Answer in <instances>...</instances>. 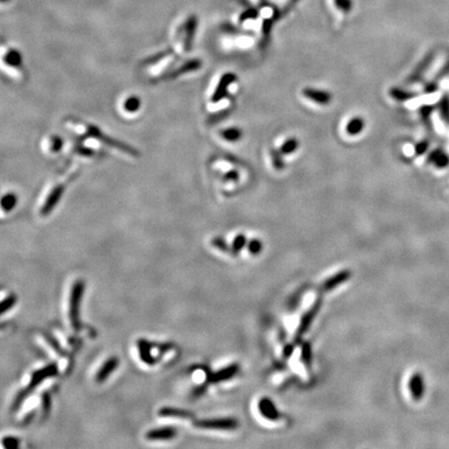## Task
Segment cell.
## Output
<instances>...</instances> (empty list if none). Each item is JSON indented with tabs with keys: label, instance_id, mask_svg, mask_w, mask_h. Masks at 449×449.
Masks as SVG:
<instances>
[{
	"label": "cell",
	"instance_id": "1",
	"mask_svg": "<svg viewBox=\"0 0 449 449\" xmlns=\"http://www.w3.org/2000/svg\"><path fill=\"white\" fill-rule=\"evenodd\" d=\"M59 374V367L57 363H50L48 365H46L44 368L38 369L35 373H33L31 381L29 386L26 387L25 389H23L16 398L14 404H13V410H18L20 408V406L22 405V403L25 401V399L28 398L32 394V392H34V390L45 380L49 379V378H54L57 377Z\"/></svg>",
	"mask_w": 449,
	"mask_h": 449
},
{
	"label": "cell",
	"instance_id": "2",
	"mask_svg": "<svg viewBox=\"0 0 449 449\" xmlns=\"http://www.w3.org/2000/svg\"><path fill=\"white\" fill-rule=\"evenodd\" d=\"M86 284L84 281H76L71 289L70 302H69V319L73 330L78 331L81 329V319H79V311H81L82 299L85 294Z\"/></svg>",
	"mask_w": 449,
	"mask_h": 449
},
{
	"label": "cell",
	"instance_id": "3",
	"mask_svg": "<svg viewBox=\"0 0 449 449\" xmlns=\"http://www.w3.org/2000/svg\"><path fill=\"white\" fill-rule=\"evenodd\" d=\"M87 130H88V134L91 137L99 140L100 142L104 143L105 145H109V146L114 147V148H118L119 150H121V151H123V152H125L127 154H130V155H139V153H138V151L136 149L131 148L130 146H128L126 144H123V143H121V142H119L117 140H114V139H112V138H110L108 136L103 135V132L99 128L94 126V125H89L87 127Z\"/></svg>",
	"mask_w": 449,
	"mask_h": 449
},
{
	"label": "cell",
	"instance_id": "4",
	"mask_svg": "<svg viewBox=\"0 0 449 449\" xmlns=\"http://www.w3.org/2000/svg\"><path fill=\"white\" fill-rule=\"evenodd\" d=\"M195 426L204 430H235L239 427V422L234 418H217L202 419L195 422Z\"/></svg>",
	"mask_w": 449,
	"mask_h": 449
},
{
	"label": "cell",
	"instance_id": "5",
	"mask_svg": "<svg viewBox=\"0 0 449 449\" xmlns=\"http://www.w3.org/2000/svg\"><path fill=\"white\" fill-rule=\"evenodd\" d=\"M302 94L306 99L319 105H329L333 99V96L330 92L315 88H305L303 89Z\"/></svg>",
	"mask_w": 449,
	"mask_h": 449
},
{
	"label": "cell",
	"instance_id": "6",
	"mask_svg": "<svg viewBox=\"0 0 449 449\" xmlns=\"http://www.w3.org/2000/svg\"><path fill=\"white\" fill-rule=\"evenodd\" d=\"M235 81H236V75L234 73H226V74H224L222 76V78L220 79L218 88L216 89L213 97H211V100H213V102L217 103V102H220L223 98H225L227 96L229 87Z\"/></svg>",
	"mask_w": 449,
	"mask_h": 449
},
{
	"label": "cell",
	"instance_id": "7",
	"mask_svg": "<svg viewBox=\"0 0 449 449\" xmlns=\"http://www.w3.org/2000/svg\"><path fill=\"white\" fill-rule=\"evenodd\" d=\"M320 309H321V302L319 301V302H316L305 314H304V316L302 318V320H301V323H300V326H299V329H298V332H297V340H299V339H301L302 338V336L308 331V329L310 328V326H311V324L313 323V321H314V319H315V316L318 315V313H319V311H320Z\"/></svg>",
	"mask_w": 449,
	"mask_h": 449
},
{
	"label": "cell",
	"instance_id": "8",
	"mask_svg": "<svg viewBox=\"0 0 449 449\" xmlns=\"http://www.w3.org/2000/svg\"><path fill=\"white\" fill-rule=\"evenodd\" d=\"M435 57H436L435 52H430L429 55H427L426 58L417 65L415 70L410 74V76L408 78V83L414 84V83H417L418 81H420L421 77L424 76V74L429 70L430 66L434 62Z\"/></svg>",
	"mask_w": 449,
	"mask_h": 449
},
{
	"label": "cell",
	"instance_id": "9",
	"mask_svg": "<svg viewBox=\"0 0 449 449\" xmlns=\"http://www.w3.org/2000/svg\"><path fill=\"white\" fill-rule=\"evenodd\" d=\"M240 372V367L237 364H231L225 368L220 369L217 373H214L213 375H210L208 377V382L209 383H220V382H224L227 380L232 379L233 377H235L237 375V373Z\"/></svg>",
	"mask_w": 449,
	"mask_h": 449
},
{
	"label": "cell",
	"instance_id": "10",
	"mask_svg": "<svg viewBox=\"0 0 449 449\" xmlns=\"http://www.w3.org/2000/svg\"><path fill=\"white\" fill-rule=\"evenodd\" d=\"M177 436V430L172 427H164L160 429H154L147 433L146 438L151 441H160V440H172Z\"/></svg>",
	"mask_w": 449,
	"mask_h": 449
},
{
	"label": "cell",
	"instance_id": "11",
	"mask_svg": "<svg viewBox=\"0 0 449 449\" xmlns=\"http://www.w3.org/2000/svg\"><path fill=\"white\" fill-rule=\"evenodd\" d=\"M427 162L437 169H445L449 166V155L443 149L437 148L429 154Z\"/></svg>",
	"mask_w": 449,
	"mask_h": 449
},
{
	"label": "cell",
	"instance_id": "12",
	"mask_svg": "<svg viewBox=\"0 0 449 449\" xmlns=\"http://www.w3.org/2000/svg\"><path fill=\"white\" fill-rule=\"evenodd\" d=\"M119 366V359L117 357H112L109 360L105 361L101 368L97 372L96 375V381L98 383H103L107 380Z\"/></svg>",
	"mask_w": 449,
	"mask_h": 449
},
{
	"label": "cell",
	"instance_id": "13",
	"mask_svg": "<svg viewBox=\"0 0 449 449\" xmlns=\"http://www.w3.org/2000/svg\"><path fill=\"white\" fill-rule=\"evenodd\" d=\"M64 187L63 186H59L57 187L54 191L51 192V194L49 195V197L47 198L44 206L42 207L41 210V215L43 216H47L49 215L54 208L56 207V205L60 202L63 194H64Z\"/></svg>",
	"mask_w": 449,
	"mask_h": 449
},
{
	"label": "cell",
	"instance_id": "14",
	"mask_svg": "<svg viewBox=\"0 0 449 449\" xmlns=\"http://www.w3.org/2000/svg\"><path fill=\"white\" fill-rule=\"evenodd\" d=\"M350 278H351V272H349V271H342V272H339V273H337L335 276H332V277H330L328 280H326V281L323 283L321 289L323 290V292H329V290L334 289V288H336L337 286L341 285L342 283H345V282L348 281Z\"/></svg>",
	"mask_w": 449,
	"mask_h": 449
},
{
	"label": "cell",
	"instance_id": "15",
	"mask_svg": "<svg viewBox=\"0 0 449 449\" xmlns=\"http://www.w3.org/2000/svg\"><path fill=\"white\" fill-rule=\"evenodd\" d=\"M138 349H139L140 358L144 363L148 365H154L157 362L156 358H154L151 354L152 346L150 345V342H148L145 339H140L138 341Z\"/></svg>",
	"mask_w": 449,
	"mask_h": 449
},
{
	"label": "cell",
	"instance_id": "16",
	"mask_svg": "<svg viewBox=\"0 0 449 449\" xmlns=\"http://www.w3.org/2000/svg\"><path fill=\"white\" fill-rule=\"evenodd\" d=\"M259 410L261 414L271 420H277L280 417L279 412L276 409V406L270 399H262L259 403Z\"/></svg>",
	"mask_w": 449,
	"mask_h": 449
},
{
	"label": "cell",
	"instance_id": "17",
	"mask_svg": "<svg viewBox=\"0 0 449 449\" xmlns=\"http://www.w3.org/2000/svg\"><path fill=\"white\" fill-rule=\"evenodd\" d=\"M332 9L341 16H348L353 12V0H329Z\"/></svg>",
	"mask_w": 449,
	"mask_h": 449
},
{
	"label": "cell",
	"instance_id": "18",
	"mask_svg": "<svg viewBox=\"0 0 449 449\" xmlns=\"http://www.w3.org/2000/svg\"><path fill=\"white\" fill-rule=\"evenodd\" d=\"M364 128H365V120L361 117H354L348 122L346 126V131L348 136L357 137L364 130Z\"/></svg>",
	"mask_w": 449,
	"mask_h": 449
},
{
	"label": "cell",
	"instance_id": "19",
	"mask_svg": "<svg viewBox=\"0 0 449 449\" xmlns=\"http://www.w3.org/2000/svg\"><path fill=\"white\" fill-rule=\"evenodd\" d=\"M197 18L196 16H192L187 22L184 24V32H186V42H184V45H186L187 50H189L193 44V39L196 33V29H197Z\"/></svg>",
	"mask_w": 449,
	"mask_h": 449
},
{
	"label": "cell",
	"instance_id": "20",
	"mask_svg": "<svg viewBox=\"0 0 449 449\" xmlns=\"http://www.w3.org/2000/svg\"><path fill=\"white\" fill-rule=\"evenodd\" d=\"M161 417H172V418H181V419H192L193 414L186 410H180L175 408H167L164 407L158 412Z\"/></svg>",
	"mask_w": 449,
	"mask_h": 449
},
{
	"label": "cell",
	"instance_id": "21",
	"mask_svg": "<svg viewBox=\"0 0 449 449\" xmlns=\"http://www.w3.org/2000/svg\"><path fill=\"white\" fill-rule=\"evenodd\" d=\"M389 95L392 99L398 102H407L415 98L417 95L414 92H410L407 90H404L402 88H391L389 90Z\"/></svg>",
	"mask_w": 449,
	"mask_h": 449
},
{
	"label": "cell",
	"instance_id": "22",
	"mask_svg": "<svg viewBox=\"0 0 449 449\" xmlns=\"http://www.w3.org/2000/svg\"><path fill=\"white\" fill-rule=\"evenodd\" d=\"M221 136L224 140L230 143H235L243 138V130L239 127H231L221 131Z\"/></svg>",
	"mask_w": 449,
	"mask_h": 449
},
{
	"label": "cell",
	"instance_id": "23",
	"mask_svg": "<svg viewBox=\"0 0 449 449\" xmlns=\"http://www.w3.org/2000/svg\"><path fill=\"white\" fill-rule=\"evenodd\" d=\"M300 147V142L296 138H289L285 140L282 145L280 146L279 150L283 155H290L294 154Z\"/></svg>",
	"mask_w": 449,
	"mask_h": 449
},
{
	"label": "cell",
	"instance_id": "24",
	"mask_svg": "<svg viewBox=\"0 0 449 449\" xmlns=\"http://www.w3.org/2000/svg\"><path fill=\"white\" fill-rule=\"evenodd\" d=\"M270 155H271V161H272L274 169L277 171L284 170L285 162H284L283 154L281 153V151L279 149L272 148L270 151Z\"/></svg>",
	"mask_w": 449,
	"mask_h": 449
},
{
	"label": "cell",
	"instance_id": "25",
	"mask_svg": "<svg viewBox=\"0 0 449 449\" xmlns=\"http://www.w3.org/2000/svg\"><path fill=\"white\" fill-rule=\"evenodd\" d=\"M410 388L412 391V394L414 399H420L422 394H424V384H422V379L419 375H415L410 383Z\"/></svg>",
	"mask_w": 449,
	"mask_h": 449
},
{
	"label": "cell",
	"instance_id": "26",
	"mask_svg": "<svg viewBox=\"0 0 449 449\" xmlns=\"http://www.w3.org/2000/svg\"><path fill=\"white\" fill-rule=\"evenodd\" d=\"M434 107L432 105H422L419 110V114L421 117L422 122L428 127V128H432V114L434 112Z\"/></svg>",
	"mask_w": 449,
	"mask_h": 449
},
{
	"label": "cell",
	"instance_id": "27",
	"mask_svg": "<svg viewBox=\"0 0 449 449\" xmlns=\"http://www.w3.org/2000/svg\"><path fill=\"white\" fill-rule=\"evenodd\" d=\"M438 110L440 113V116L444 122L449 124V97L443 96L438 104Z\"/></svg>",
	"mask_w": 449,
	"mask_h": 449
},
{
	"label": "cell",
	"instance_id": "28",
	"mask_svg": "<svg viewBox=\"0 0 449 449\" xmlns=\"http://www.w3.org/2000/svg\"><path fill=\"white\" fill-rule=\"evenodd\" d=\"M201 61L199 60H193L191 62H188L186 65H183L179 70H177L176 72L173 73V76H179L183 73H188V72H192L195 70H198L201 68Z\"/></svg>",
	"mask_w": 449,
	"mask_h": 449
},
{
	"label": "cell",
	"instance_id": "29",
	"mask_svg": "<svg viewBox=\"0 0 449 449\" xmlns=\"http://www.w3.org/2000/svg\"><path fill=\"white\" fill-rule=\"evenodd\" d=\"M5 62L10 66H19L21 64V56L18 51L11 50L5 57Z\"/></svg>",
	"mask_w": 449,
	"mask_h": 449
},
{
	"label": "cell",
	"instance_id": "30",
	"mask_svg": "<svg viewBox=\"0 0 449 449\" xmlns=\"http://www.w3.org/2000/svg\"><path fill=\"white\" fill-rule=\"evenodd\" d=\"M140 105H141V101H140L139 98H137V97H130V98H128L125 101L124 109L127 112H130V113L137 112L140 109Z\"/></svg>",
	"mask_w": 449,
	"mask_h": 449
},
{
	"label": "cell",
	"instance_id": "31",
	"mask_svg": "<svg viewBox=\"0 0 449 449\" xmlns=\"http://www.w3.org/2000/svg\"><path fill=\"white\" fill-rule=\"evenodd\" d=\"M16 302H17V299H16L15 296H9V297H7V298L2 302V305H0V313H2V314H5V313H7L8 311H10V310L15 306Z\"/></svg>",
	"mask_w": 449,
	"mask_h": 449
},
{
	"label": "cell",
	"instance_id": "32",
	"mask_svg": "<svg viewBox=\"0 0 449 449\" xmlns=\"http://www.w3.org/2000/svg\"><path fill=\"white\" fill-rule=\"evenodd\" d=\"M247 244V239L245 235H237L232 244V251L234 253H239Z\"/></svg>",
	"mask_w": 449,
	"mask_h": 449
},
{
	"label": "cell",
	"instance_id": "33",
	"mask_svg": "<svg viewBox=\"0 0 449 449\" xmlns=\"http://www.w3.org/2000/svg\"><path fill=\"white\" fill-rule=\"evenodd\" d=\"M16 203H17V199H16V197H15L14 195L10 194V195H7V196H5V197L3 198L2 206H3L4 210H6V211H11V210L15 207Z\"/></svg>",
	"mask_w": 449,
	"mask_h": 449
},
{
	"label": "cell",
	"instance_id": "34",
	"mask_svg": "<svg viewBox=\"0 0 449 449\" xmlns=\"http://www.w3.org/2000/svg\"><path fill=\"white\" fill-rule=\"evenodd\" d=\"M429 148H430V143H429V141L425 140V141H421L415 145L414 152L417 156H421L428 152Z\"/></svg>",
	"mask_w": 449,
	"mask_h": 449
},
{
	"label": "cell",
	"instance_id": "35",
	"mask_svg": "<svg viewBox=\"0 0 449 449\" xmlns=\"http://www.w3.org/2000/svg\"><path fill=\"white\" fill-rule=\"evenodd\" d=\"M3 445L7 449H16L20 445V440L16 437H6L3 440Z\"/></svg>",
	"mask_w": 449,
	"mask_h": 449
},
{
	"label": "cell",
	"instance_id": "36",
	"mask_svg": "<svg viewBox=\"0 0 449 449\" xmlns=\"http://www.w3.org/2000/svg\"><path fill=\"white\" fill-rule=\"evenodd\" d=\"M302 358L303 361L306 363V365H310L311 364V360H312V351H311V347L309 343H305L303 347V351H302Z\"/></svg>",
	"mask_w": 449,
	"mask_h": 449
},
{
	"label": "cell",
	"instance_id": "37",
	"mask_svg": "<svg viewBox=\"0 0 449 449\" xmlns=\"http://www.w3.org/2000/svg\"><path fill=\"white\" fill-rule=\"evenodd\" d=\"M42 408H43L44 414L47 415L50 411V408H51V398H50L49 393H47V392H45L42 395Z\"/></svg>",
	"mask_w": 449,
	"mask_h": 449
},
{
	"label": "cell",
	"instance_id": "38",
	"mask_svg": "<svg viewBox=\"0 0 449 449\" xmlns=\"http://www.w3.org/2000/svg\"><path fill=\"white\" fill-rule=\"evenodd\" d=\"M262 250V244L258 240H253L249 244V251L252 254H259Z\"/></svg>",
	"mask_w": 449,
	"mask_h": 449
},
{
	"label": "cell",
	"instance_id": "39",
	"mask_svg": "<svg viewBox=\"0 0 449 449\" xmlns=\"http://www.w3.org/2000/svg\"><path fill=\"white\" fill-rule=\"evenodd\" d=\"M45 337H46V340L48 341V343L49 345L54 348L58 353H60V354H62L63 353V349L61 348V346H60V343H59V341H57L54 337H52L51 335L49 336V335H45Z\"/></svg>",
	"mask_w": 449,
	"mask_h": 449
},
{
	"label": "cell",
	"instance_id": "40",
	"mask_svg": "<svg viewBox=\"0 0 449 449\" xmlns=\"http://www.w3.org/2000/svg\"><path fill=\"white\" fill-rule=\"evenodd\" d=\"M437 90H438V84H437V82H431V83L427 84L426 87H425V89H424V91H425L426 94H433V93H436Z\"/></svg>",
	"mask_w": 449,
	"mask_h": 449
},
{
	"label": "cell",
	"instance_id": "41",
	"mask_svg": "<svg viewBox=\"0 0 449 449\" xmlns=\"http://www.w3.org/2000/svg\"><path fill=\"white\" fill-rule=\"evenodd\" d=\"M62 146H63V141H62V139H61V138H58V137L54 138V140H52V144H51V149H52V151H55V152L60 151L61 148H62Z\"/></svg>",
	"mask_w": 449,
	"mask_h": 449
},
{
	"label": "cell",
	"instance_id": "42",
	"mask_svg": "<svg viewBox=\"0 0 449 449\" xmlns=\"http://www.w3.org/2000/svg\"><path fill=\"white\" fill-rule=\"evenodd\" d=\"M239 178H240V173L235 170L228 172L224 177V179L226 181H236V180H239Z\"/></svg>",
	"mask_w": 449,
	"mask_h": 449
},
{
	"label": "cell",
	"instance_id": "43",
	"mask_svg": "<svg viewBox=\"0 0 449 449\" xmlns=\"http://www.w3.org/2000/svg\"><path fill=\"white\" fill-rule=\"evenodd\" d=\"M213 245H214L215 247L219 248V249L222 250V251H228V246H227V244H226L223 240H221V239H215V240L213 241Z\"/></svg>",
	"mask_w": 449,
	"mask_h": 449
},
{
	"label": "cell",
	"instance_id": "44",
	"mask_svg": "<svg viewBox=\"0 0 449 449\" xmlns=\"http://www.w3.org/2000/svg\"><path fill=\"white\" fill-rule=\"evenodd\" d=\"M449 72V61L444 65V67L441 69V71L437 74V77H436V79H440V78H443L447 73Z\"/></svg>",
	"mask_w": 449,
	"mask_h": 449
}]
</instances>
